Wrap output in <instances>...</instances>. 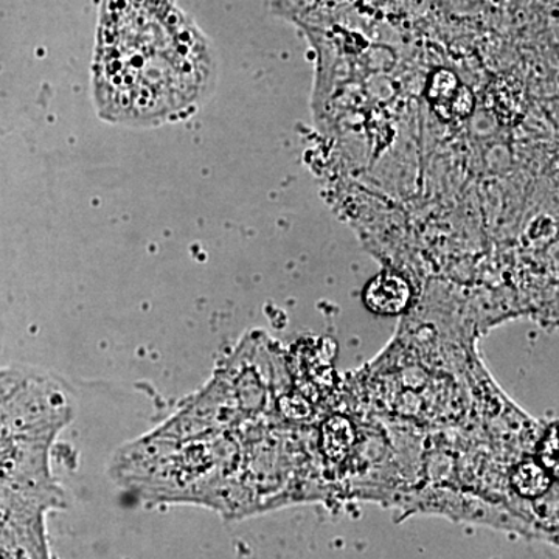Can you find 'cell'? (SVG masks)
Here are the masks:
<instances>
[{
  "instance_id": "6da1fadb",
  "label": "cell",
  "mask_w": 559,
  "mask_h": 559,
  "mask_svg": "<svg viewBox=\"0 0 559 559\" xmlns=\"http://www.w3.org/2000/svg\"><path fill=\"white\" fill-rule=\"evenodd\" d=\"M213 72L207 40L171 0H103L95 79L103 112L162 119L200 100Z\"/></svg>"
},
{
  "instance_id": "7a4b0ae2",
  "label": "cell",
  "mask_w": 559,
  "mask_h": 559,
  "mask_svg": "<svg viewBox=\"0 0 559 559\" xmlns=\"http://www.w3.org/2000/svg\"><path fill=\"white\" fill-rule=\"evenodd\" d=\"M411 301L409 283L396 274L382 272L371 278L364 289V304L371 312L396 316L406 310Z\"/></svg>"
},
{
  "instance_id": "3957f363",
  "label": "cell",
  "mask_w": 559,
  "mask_h": 559,
  "mask_svg": "<svg viewBox=\"0 0 559 559\" xmlns=\"http://www.w3.org/2000/svg\"><path fill=\"white\" fill-rule=\"evenodd\" d=\"M513 487L524 498L535 499L546 495L550 488V476L547 469L540 463L525 462L521 463L514 471Z\"/></svg>"
},
{
  "instance_id": "277c9868",
  "label": "cell",
  "mask_w": 559,
  "mask_h": 559,
  "mask_svg": "<svg viewBox=\"0 0 559 559\" xmlns=\"http://www.w3.org/2000/svg\"><path fill=\"white\" fill-rule=\"evenodd\" d=\"M348 419L334 417L323 428V451L333 460L344 459L355 440Z\"/></svg>"
}]
</instances>
